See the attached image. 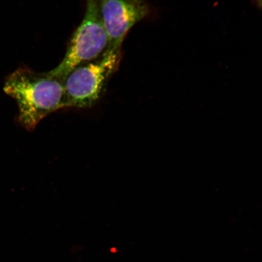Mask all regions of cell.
I'll return each instance as SVG.
<instances>
[{
	"label": "cell",
	"instance_id": "obj_2",
	"mask_svg": "<svg viewBox=\"0 0 262 262\" xmlns=\"http://www.w3.org/2000/svg\"><path fill=\"white\" fill-rule=\"evenodd\" d=\"M122 49L108 48L100 57L77 66L63 78L68 107L85 109L96 104L119 70Z\"/></svg>",
	"mask_w": 262,
	"mask_h": 262
},
{
	"label": "cell",
	"instance_id": "obj_1",
	"mask_svg": "<svg viewBox=\"0 0 262 262\" xmlns=\"http://www.w3.org/2000/svg\"><path fill=\"white\" fill-rule=\"evenodd\" d=\"M4 90L16 101L18 122L29 130H34L48 115L68 107L63 79L49 71L19 68L6 79Z\"/></svg>",
	"mask_w": 262,
	"mask_h": 262
},
{
	"label": "cell",
	"instance_id": "obj_4",
	"mask_svg": "<svg viewBox=\"0 0 262 262\" xmlns=\"http://www.w3.org/2000/svg\"><path fill=\"white\" fill-rule=\"evenodd\" d=\"M109 48H122L133 26L150 14L146 0H98Z\"/></svg>",
	"mask_w": 262,
	"mask_h": 262
},
{
	"label": "cell",
	"instance_id": "obj_3",
	"mask_svg": "<svg viewBox=\"0 0 262 262\" xmlns=\"http://www.w3.org/2000/svg\"><path fill=\"white\" fill-rule=\"evenodd\" d=\"M108 48L109 38L98 0H86L84 17L71 39L63 60L49 72L63 79L74 68L100 57Z\"/></svg>",
	"mask_w": 262,
	"mask_h": 262
}]
</instances>
